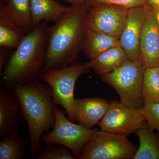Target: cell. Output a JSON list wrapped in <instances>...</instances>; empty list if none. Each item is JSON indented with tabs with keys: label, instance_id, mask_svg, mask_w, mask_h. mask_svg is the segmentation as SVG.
Returning a JSON list of instances; mask_svg holds the SVG:
<instances>
[{
	"label": "cell",
	"instance_id": "cell-1",
	"mask_svg": "<svg viewBox=\"0 0 159 159\" xmlns=\"http://www.w3.org/2000/svg\"><path fill=\"white\" fill-rule=\"evenodd\" d=\"M71 9L49 28L44 71L65 67L77 61L82 51L89 6L72 4Z\"/></svg>",
	"mask_w": 159,
	"mask_h": 159
},
{
	"label": "cell",
	"instance_id": "cell-4",
	"mask_svg": "<svg viewBox=\"0 0 159 159\" xmlns=\"http://www.w3.org/2000/svg\"><path fill=\"white\" fill-rule=\"evenodd\" d=\"M145 68L141 61L127 60L101 79L118 93L120 102L129 107L141 109L144 105L142 95Z\"/></svg>",
	"mask_w": 159,
	"mask_h": 159
},
{
	"label": "cell",
	"instance_id": "cell-3",
	"mask_svg": "<svg viewBox=\"0 0 159 159\" xmlns=\"http://www.w3.org/2000/svg\"><path fill=\"white\" fill-rule=\"evenodd\" d=\"M11 90L19 102L21 116L29 127V150L33 157L42 150L43 135L55 124L52 90L48 84L39 80L16 84Z\"/></svg>",
	"mask_w": 159,
	"mask_h": 159
},
{
	"label": "cell",
	"instance_id": "cell-6",
	"mask_svg": "<svg viewBox=\"0 0 159 159\" xmlns=\"http://www.w3.org/2000/svg\"><path fill=\"white\" fill-rule=\"evenodd\" d=\"M137 149L127 137L99 129L84 146L79 159H133Z\"/></svg>",
	"mask_w": 159,
	"mask_h": 159
},
{
	"label": "cell",
	"instance_id": "cell-10",
	"mask_svg": "<svg viewBox=\"0 0 159 159\" xmlns=\"http://www.w3.org/2000/svg\"><path fill=\"white\" fill-rule=\"evenodd\" d=\"M146 13V4L130 8L127 11L125 24L119 39V45L131 61H140V39Z\"/></svg>",
	"mask_w": 159,
	"mask_h": 159
},
{
	"label": "cell",
	"instance_id": "cell-27",
	"mask_svg": "<svg viewBox=\"0 0 159 159\" xmlns=\"http://www.w3.org/2000/svg\"><path fill=\"white\" fill-rule=\"evenodd\" d=\"M63 1L66 2L70 3L72 5V4L85 3L88 0H63Z\"/></svg>",
	"mask_w": 159,
	"mask_h": 159
},
{
	"label": "cell",
	"instance_id": "cell-19",
	"mask_svg": "<svg viewBox=\"0 0 159 159\" xmlns=\"http://www.w3.org/2000/svg\"><path fill=\"white\" fill-rule=\"evenodd\" d=\"M30 141L29 134L21 139L15 129L0 141V159H22L26 145Z\"/></svg>",
	"mask_w": 159,
	"mask_h": 159
},
{
	"label": "cell",
	"instance_id": "cell-15",
	"mask_svg": "<svg viewBox=\"0 0 159 159\" xmlns=\"http://www.w3.org/2000/svg\"><path fill=\"white\" fill-rule=\"evenodd\" d=\"M34 28L43 22L57 21L71 9L54 0H30Z\"/></svg>",
	"mask_w": 159,
	"mask_h": 159
},
{
	"label": "cell",
	"instance_id": "cell-7",
	"mask_svg": "<svg viewBox=\"0 0 159 159\" xmlns=\"http://www.w3.org/2000/svg\"><path fill=\"white\" fill-rule=\"evenodd\" d=\"M55 124L53 129L44 134L41 141L61 144L69 148L75 159H79L84 146L91 135L99 129H89L72 122L65 116V112L54 106Z\"/></svg>",
	"mask_w": 159,
	"mask_h": 159
},
{
	"label": "cell",
	"instance_id": "cell-24",
	"mask_svg": "<svg viewBox=\"0 0 159 159\" xmlns=\"http://www.w3.org/2000/svg\"><path fill=\"white\" fill-rule=\"evenodd\" d=\"M89 7L101 4H112L130 9L143 6L146 0H88L86 3Z\"/></svg>",
	"mask_w": 159,
	"mask_h": 159
},
{
	"label": "cell",
	"instance_id": "cell-21",
	"mask_svg": "<svg viewBox=\"0 0 159 159\" xmlns=\"http://www.w3.org/2000/svg\"><path fill=\"white\" fill-rule=\"evenodd\" d=\"M142 95L144 104L159 102V66L145 69Z\"/></svg>",
	"mask_w": 159,
	"mask_h": 159
},
{
	"label": "cell",
	"instance_id": "cell-18",
	"mask_svg": "<svg viewBox=\"0 0 159 159\" xmlns=\"http://www.w3.org/2000/svg\"><path fill=\"white\" fill-rule=\"evenodd\" d=\"M154 131L145 121L135 133L139 146L134 159H159V135Z\"/></svg>",
	"mask_w": 159,
	"mask_h": 159
},
{
	"label": "cell",
	"instance_id": "cell-14",
	"mask_svg": "<svg viewBox=\"0 0 159 159\" xmlns=\"http://www.w3.org/2000/svg\"><path fill=\"white\" fill-rule=\"evenodd\" d=\"M0 11L25 34H28L34 29L30 0H2Z\"/></svg>",
	"mask_w": 159,
	"mask_h": 159
},
{
	"label": "cell",
	"instance_id": "cell-11",
	"mask_svg": "<svg viewBox=\"0 0 159 159\" xmlns=\"http://www.w3.org/2000/svg\"><path fill=\"white\" fill-rule=\"evenodd\" d=\"M146 5V19L140 42V61L145 69L159 66V25L155 11Z\"/></svg>",
	"mask_w": 159,
	"mask_h": 159
},
{
	"label": "cell",
	"instance_id": "cell-8",
	"mask_svg": "<svg viewBox=\"0 0 159 159\" xmlns=\"http://www.w3.org/2000/svg\"><path fill=\"white\" fill-rule=\"evenodd\" d=\"M89 7L86 28L119 38L128 8L108 4H98Z\"/></svg>",
	"mask_w": 159,
	"mask_h": 159
},
{
	"label": "cell",
	"instance_id": "cell-20",
	"mask_svg": "<svg viewBox=\"0 0 159 159\" xmlns=\"http://www.w3.org/2000/svg\"><path fill=\"white\" fill-rule=\"evenodd\" d=\"M26 34L3 12L0 11V47L16 48Z\"/></svg>",
	"mask_w": 159,
	"mask_h": 159
},
{
	"label": "cell",
	"instance_id": "cell-23",
	"mask_svg": "<svg viewBox=\"0 0 159 159\" xmlns=\"http://www.w3.org/2000/svg\"><path fill=\"white\" fill-rule=\"evenodd\" d=\"M140 111L149 127L159 135V102L145 103Z\"/></svg>",
	"mask_w": 159,
	"mask_h": 159
},
{
	"label": "cell",
	"instance_id": "cell-25",
	"mask_svg": "<svg viewBox=\"0 0 159 159\" xmlns=\"http://www.w3.org/2000/svg\"><path fill=\"white\" fill-rule=\"evenodd\" d=\"M9 48L0 47V75L8 63L11 54L7 51Z\"/></svg>",
	"mask_w": 159,
	"mask_h": 159
},
{
	"label": "cell",
	"instance_id": "cell-9",
	"mask_svg": "<svg viewBox=\"0 0 159 159\" xmlns=\"http://www.w3.org/2000/svg\"><path fill=\"white\" fill-rule=\"evenodd\" d=\"M145 121L140 109L114 100L110 103L105 116L98 125L101 130L128 137L135 134Z\"/></svg>",
	"mask_w": 159,
	"mask_h": 159
},
{
	"label": "cell",
	"instance_id": "cell-5",
	"mask_svg": "<svg viewBox=\"0 0 159 159\" xmlns=\"http://www.w3.org/2000/svg\"><path fill=\"white\" fill-rule=\"evenodd\" d=\"M90 70L85 63L77 61L62 68L48 70L44 72L41 77V80L51 87L54 105L62 106L72 122H75V84L80 76L89 73Z\"/></svg>",
	"mask_w": 159,
	"mask_h": 159
},
{
	"label": "cell",
	"instance_id": "cell-26",
	"mask_svg": "<svg viewBox=\"0 0 159 159\" xmlns=\"http://www.w3.org/2000/svg\"><path fill=\"white\" fill-rule=\"evenodd\" d=\"M146 4L151 7L155 11L159 9V0H146Z\"/></svg>",
	"mask_w": 159,
	"mask_h": 159
},
{
	"label": "cell",
	"instance_id": "cell-13",
	"mask_svg": "<svg viewBox=\"0 0 159 159\" xmlns=\"http://www.w3.org/2000/svg\"><path fill=\"white\" fill-rule=\"evenodd\" d=\"M21 111L19 102L12 90L0 89V140L18 129Z\"/></svg>",
	"mask_w": 159,
	"mask_h": 159
},
{
	"label": "cell",
	"instance_id": "cell-16",
	"mask_svg": "<svg viewBox=\"0 0 159 159\" xmlns=\"http://www.w3.org/2000/svg\"><path fill=\"white\" fill-rule=\"evenodd\" d=\"M127 60L125 52L118 45L85 64L89 68L93 70L97 75L101 77L116 70Z\"/></svg>",
	"mask_w": 159,
	"mask_h": 159
},
{
	"label": "cell",
	"instance_id": "cell-2",
	"mask_svg": "<svg viewBox=\"0 0 159 159\" xmlns=\"http://www.w3.org/2000/svg\"><path fill=\"white\" fill-rule=\"evenodd\" d=\"M49 28L48 22H43L26 34L0 75L2 88L11 91L16 84L40 80L47 60Z\"/></svg>",
	"mask_w": 159,
	"mask_h": 159
},
{
	"label": "cell",
	"instance_id": "cell-12",
	"mask_svg": "<svg viewBox=\"0 0 159 159\" xmlns=\"http://www.w3.org/2000/svg\"><path fill=\"white\" fill-rule=\"evenodd\" d=\"M110 103L100 97L75 99L74 117L75 122L92 129L99 125L105 116Z\"/></svg>",
	"mask_w": 159,
	"mask_h": 159
},
{
	"label": "cell",
	"instance_id": "cell-28",
	"mask_svg": "<svg viewBox=\"0 0 159 159\" xmlns=\"http://www.w3.org/2000/svg\"><path fill=\"white\" fill-rule=\"evenodd\" d=\"M155 12L157 21L159 25V9H158L157 11H155Z\"/></svg>",
	"mask_w": 159,
	"mask_h": 159
},
{
	"label": "cell",
	"instance_id": "cell-22",
	"mask_svg": "<svg viewBox=\"0 0 159 159\" xmlns=\"http://www.w3.org/2000/svg\"><path fill=\"white\" fill-rule=\"evenodd\" d=\"M38 155L33 157L35 159H76L66 146L54 143H46Z\"/></svg>",
	"mask_w": 159,
	"mask_h": 159
},
{
	"label": "cell",
	"instance_id": "cell-17",
	"mask_svg": "<svg viewBox=\"0 0 159 159\" xmlns=\"http://www.w3.org/2000/svg\"><path fill=\"white\" fill-rule=\"evenodd\" d=\"M119 39L86 28L82 51L88 58L94 59L108 49L119 45Z\"/></svg>",
	"mask_w": 159,
	"mask_h": 159
}]
</instances>
